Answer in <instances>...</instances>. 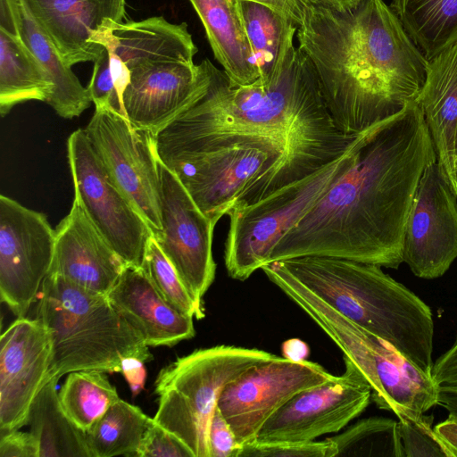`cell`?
<instances>
[{"instance_id":"2e32d148","label":"cell","mask_w":457,"mask_h":457,"mask_svg":"<svg viewBox=\"0 0 457 457\" xmlns=\"http://www.w3.org/2000/svg\"><path fill=\"white\" fill-rule=\"evenodd\" d=\"M345 371L332 380L295 395L262 427L255 440L312 441L337 433L369 405L371 389L358 369L344 357Z\"/></svg>"},{"instance_id":"7c38bea8","label":"cell","mask_w":457,"mask_h":457,"mask_svg":"<svg viewBox=\"0 0 457 457\" xmlns=\"http://www.w3.org/2000/svg\"><path fill=\"white\" fill-rule=\"evenodd\" d=\"M104 170L153 231L162 230L159 157L154 136L126 116L96 110L85 129Z\"/></svg>"},{"instance_id":"d6986e66","label":"cell","mask_w":457,"mask_h":457,"mask_svg":"<svg viewBox=\"0 0 457 457\" xmlns=\"http://www.w3.org/2000/svg\"><path fill=\"white\" fill-rule=\"evenodd\" d=\"M209 62L153 61L137 66L122 95L126 118L154 137L206 91Z\"/></svg>"},{"instance_id":"44dd1931","label":"cell","mask_w":457,"mask_h":457,"mask_svg":"<svg viewBox=\"0 0 457 457\" xmlns=\"http://www.w3.org/2000/svg\"><path fill=\"white\" fill-rule=\"evenodd\" d=\"M21 1L70 67L94 62L104 50L96 41L104 24L125 18V0Z\"/></svg>"},{"instance_id":"6da1fadb","label":"cell","mask_w":457,"mask_h":457,"mask_svg":"<svg viewBox=\"0 0 457 457\" xmlns=\"http://www.w3.org/2000/svg\"><path fill=\"white\" fill-rule=\"evenodd\" d=\"M435 160L414 101L361 133L352 165L278 240L267 263L319 255L397 269L417 187Z\"/></svg>"},{"instance_id":"277c9868","label":"cell","mask_w":457,"mask_h":457,"mask_svg":"<svg viewBox=\"0 0 457 457\" xmlns=\"http://www.w3.org/2000/svg\"><path fill=\"white\" fill-rule=\"evenodd\" d=\"M280 262L328 305L431 374L435 330L432 312L380 266L319 255Z\"/></svg>"},{"instance_id":"cb8c5ba5","label":"cell","mask_w":457,"mask_h":457,"mask_svg":"<svg viewBox=\"0 0 457 457\" xmlns=\"http://www.w3.org/2000/svg\"><path fill=\"white\" fill-rule=\"evenodd\" d=\"M205 29L215 59L230 84L246 86L259 78L237 0H188Z\"/></svg>"},{"instance_id":"e0dca14e","label":"cell","mask_w":457,"mask_h":457,"mask_svg":"<svg viewBox=\"0 0 457 457\" xmlns=\"http://www.w3.org/2000/svg\"><path fill=\"white\" fill-rule=\"evenodd\" d=\"M457 258V195L437 160L424 170L405 226L403 259L421 278L443 276Z\"/></svg>"},{"instance_id":"1f68e13d","label":"cell","mask_w":457,"mask_h":457,"mask_svg":"<svg viewBox=\"0 0 457 457\" xmlns=\"http://www.w3.org/2000/svg\"><path fill=\"white\" fill-rule=\"evenodd\" d=\"M329 439L336 457H404L398 421L388 418L361 420Z\"/></svg>"},{"instance_id":"9c48e42d","label":"cell","mask_w":457,"mask_h":457,"mask_svg":"<svg viewBox=\"0 0 457 457\" xmlns=\"http://www.w3.org/2000/svg\"><path fill=\"white\" fill-rule=\"evenodd\" d=\"M361 133L337 160L253 204L236 207L228 212L224 261L230 278L244 281L268 262L278 240L352 165Z\"/></svg>"},{"instance_id":"7a4b0ae2","label":"cell","mask_w":457,"mask_h":457,"mask_svg":"<svg viewBox=\"0 0 457 457\" xmlns=\"http://www.w3.org/2000/svg\"><path fill=\"white\" fill-rule=\"evenodd\" d=\"M296 37L344 134L397 114L425 83L428 61L383 0H361L345 12L303 5Z\"/></svg>"},{"instance_id":"83f0119b","label":"cell","mask_w":457,"mask_h":457,"mask_svg":"<svg viewBox=\"0 0 457 457\" xmlns=\"http://www.w3.org/2000/svg\"><path fill=\"white\" fill-rule=\"evenodd\" d=\"M59 379L50 378L34 399L29 432L39 445V457H91L86 433L66 414L57 392Z\"/></svg>"},{"instance_id":"8fae6325","label":"cell","mask_w":457,"mask_h":457,"mask_svg":"<svg viewBox=\"0 0 457 457\" xmlns=\"http://www.w3.org/2000/svg\"><path fill=\"white\" fill-rule=\"evenodd\" d=\"M67 159L74 186V200L128 265L142 267L153 231L112 181L95 154L85 129H78L69 136Z\"/></svg>"},{"instance_id":"d590c367","label":"cell","mask_w":457,"mask_h":457,"mask_svg":"<svg viewBox=\"0 0 457 457\" xmlns=\"http://www.w3.org/2000/svg\"><path fill=\"white\" fill-rule=\"evenodd\" d=\"M136 457H194V454L178 436L154 420Z\"/></svg>"},{"instance_id":"4dcf8cb0","label":"cell","mask_w":457,"mask_h":457,"mask_svg":"<svg viewBox=\"0 0 457 457\" xmlns=\"http://www.w3.org/2000/svg\"><path fill=\"white\" fill-rule=\"evenodd\" d=\"M58 394L66 414L85 432L120 399L115 386L101 370L69 373Z\"/></svg>"},{"instance_id":"d6a6232c","label":"cell","mask_w":457,"mask_h":457,"mask_svg":"<svg viewBox=\"0 0 457 457\" xmlns=\"http://www.w3.org/2000/svg\"><path fill=\"white\" fill-rule=\"evenodd\" d=\"M142 267L161 296L176 310L197 320L205 316L204 307L194 301L154 236L148 240Z\"/></svg>"},{"instance_id":"484cf974","label":"cell","mask_w":457,"mask_h":457,"mask_svg":"<svg viewBox=\"0 0 457 457\" xmlns=\"http://www.w3.org/2000/svg\"><path fill=\"white\" fill-rule=\"evenodd\" d=\"M19 1L21 35L34 54L53 85L46 104L64 119H73L87 109L92 100L85 87L68 66L57 49L31 16L26 5Z\"/></svg>"},{"instance_id":"4316f807","label":"cell","mask_w":457,"mask_h":457,"mask_svg":"<svg viewBox=\"0 0 457 457\" xmlns=\"http://www.w3.org/2000/svg\"><path fill=\"white\" fill-rule=\"evenodd\" d=\"M53 85L22 37L0 29V113L21 103L47 102Z\"/></svg>"},{"instance_id":"836d02e7","label":"cell","mask_w":457,"mask_h":457,"mask_svg":"<svg viewBox=\"0 0 457 457\" xmlns=\"http://www.w3.org/2000/svg\"><path fill=\"white\" fill-rule=\"evenodd\" d=\"M433 416L398 419L404 457H451L446 446L432 428Z\"/></svg>"},{"instance_id":"30bf717a","label":"cell","mask_w":457,"mask_h":457,"mask_svg":"<svg viewBox=\"0 0 457 457\" xmlns=\"http://www.w3.org/2000/svg\"><path fill=\"white\" fill-rule=\"evenodd\" d=\"M96 41L104 50L94 62L90 98L96 110L124 116L122 95L132 70L153 61L194 62L198 51L187 23H171L162 16L127 22L109 20Z\"/></svg>"},{"instance_id":"52a82bcc","label":"cell","mask_w":457,"mask_h":457,"mask_svg":"<svg viewBox=\"0 0 457 457\" xmlns=\"http://www.w3.org/2000/svg\"><path fill=\"white\" fill-rule=\"evenodd\" d=\"M267 278L300 307L352 361L371 389V399L398 419L417 418L438 403L426 373L386 341L358 326L300 283L280 261L262 267Z\"/></svg>"},{"instance_id":"bcb514c9","label":"cell","mask_w":457,"mask_h":457,"mask_svg":"<svg viewBox=\"0 0 457 457\" xmlns=\"http://www.w3.org/2000/svg\"><path fill=\"white\" fill-rule=\"evenodd\" d=\"M438 403L447 411L450 417L457 418V395L442 392Z\"/></svg>"},{"instance_id":"f6af8a7d","label":"cell","mask_w":457,"mask_h":457,"mask_svg":"<svg viewBox=\"0 0 457 457\" xmlns=\"http://www.w3.org/2000/svg\"><path fill=\"white\" fill-rule=\"evenodd\" d=\"M303 5H312L338 12L356 7L361 0H298Z\"/></svg>"},{"instance_id":"f35d334b","label":"cell","mask_w":457,"mask_h":457,"mask_svg":"<svg viewBox=\"0 0 457 457\" xmlns=\"http://www.w3.org/2000/svg\"><path fill=\"white\" fill-rule=\"evenodd\" d=\"M0 435V457H39L38 443L30 432L15 429Z\"/></svg>"},{"instance_id":"60d3db41","label":"cell","mask_w":457,"mask_h":457,"mask_svg":"<svg viewBox=\"0 0 457 457\" xmlns=\"http://www.w3.org/2000/svg\"><path fill=\"white\" fill-rule=\"evenodd\" d=\"M0 29L21 37L18 0H0Z\"/></svg>"},{"instance_id":"8992f818","label":"cell","mask_w":457,"mask_h":457,"mask_svg":"<svg viewBox=\"0 0 457 457\" xmlns=\"http://www.w3.org/2000/svg\"><path fill=\"white\" fill-rule=\"evenodd\" d=\"M37 300L36 319L52 341L49 378L80 370L120 372L121 361L129 357L153 360L149 346L107 295L47 275Z\"/></svg>"},{"instance_id":"9a60e30c","label":"cell","mask_w":457,"mask_h":457,"mask_svg":"<svg viewBox=\"0 0 457 457\" xmlns=\"http://www.w3.org/2000/svg\"><path fill=\"white\" fill-rule=\"evenodd\" d=\"M159 170L162 230L153 236L194 301L204 307L203 297L215 278L216 223L201 212L178 176L160 159Z\"/></svg>"},{"instance_id":"f1b7e54d","label":"cell","mask_w":457,"mask_h":457,"mask_svg":"<svg viewBox=\"0 0 457 457\" xmlns=\"http://www.w3.org/2000/svg\"><path fill=\"white\" fill-rule=\"evenodd\" d=\"M390 7L428 61L457 43V0H393Z\"/></svg>"},{"instance_id":"ab89813d","label":"cell","mask_w":457,"mask_h":457,"mask_svg":"<svg viewBox=\"0 0 457 457\" xmlns=\"http://www.w3.org/2000/svg\"><path fill=\"white\" fill-rule=\"evenodd\" d=\"M144 361L135 357L121 361L120 372L127 380L133 395H138L145 386L146 371Z\"/></svg>"},{"instance_id":"ba28073f","label":"cell","mask_w":457,"mask_h":457,"mask_svg":"<svg viewBox=\"0 0 457 457\" xmlns=\"http://www.w3.org/2000/svg\"><path fill=\"white\" fill-rule=\"evenodd\" d=\"M276 356L222 345L176 359L156 377L158 410L154 420L178 436L194 457H210L208 427L222 390L250 367Z\"/></svg>"},{"instance_id":"74e56055","label":"cell","mask_w":457,"mask_h":457,"mask_svg":"<svg viewBox=\"0 0 457 457\" xmlns=\"http://www.w3.org/2000/svg\"><path fill=\"white\" fill-rule=\"evenodd\" d=\"M431 375L439 392L457 395V340L433 364Z\"/></svg>"},{"instance_id":"603a6c76","label":"cell","mask_w":457,"mask_h":457,"mask_svg":"<svg viewBox=\"0 0 457 457\" xmlns=\"http://www.w3.org/2000/svg\"><path fill=\"white\" fill-rule=\"evenodd\" d=\"M415 101L423 113L436 160L455 192L457 43L428 60L426 80Z\"/></svg>"},{"instance_id":"7402d4cb","label":"cell","mask_w":457,"mask_h":457,"mask_svg":"<svg viewBox=\"0 0 457 457\" xmlns=\"http://www.w3.org/2000/svg\"><path fill=\"white\" fill-rule=\"evenodd\" d=\"M107 297L148 346H173L195 334L194 318L168 303L143 267L127 265Z\"/></svg>"},{"instance_id":"ee69618b","label":"cell","mask_w":457,"mask_h":457,"mask_svg":"<svg viewBox=\"0 0 457 457\" xmlns=\"http://www.w3.org/2000/svg\"><path fill=\"white\" fill-rule=\"evenodd\" d=\"M308 345L302 340L293 338L287 340L282 345L283 357L292 361H303L309 354Z\"/></svg>"},{"instance_id":"5bb4252c","label":"cell","mask_w":457,"mask_h":457,"mask_svg":"<svg viewBox=\"0 0 457 457\" xmlns=\"http://www.w3.org/2000/svg\"><path fill=\"white\" fill-rule=\"evenodd\" d=\"M54 244L55 229L45 213L0 195V296L17 317L37 299Z\"/></svg>"},{"instance_id":"8d00e7d4","label":"cell","mask_w":457,"mask_h":457,"mask_svg":"<svg viewBox=\"0 0 457 457\" xmlns=\"http://www.w3.org/2000/svg\"><path fill=\"white\" fill-rule=\"evenodd\" d=\"M210 457H237L241 445L216 406L208 427Z\"/></svg>"},{"instance_id":"f546056e","label":"cell","mask_w":457,"mask_h":457,"mask_svg":"<svg viewBox=\"0 0 457 457\" xmlns=\"http://www.w3.org/2000/svg\"><path fill=\"white\" fill-rule=\"evenodd\" d=\"M153 421L140 408L120 398L85 432L91 457H136Z\"/></svg>"},{"instance_id":"7dc6e473","label":"cell","mask_w":457,"mask_h":457,"mask_svg":"<svg viewBox=\"0 0 457 457\" xmlns=\"http://www.w3.org/2000/svg\"><path fill=\"white\" fill-rule=\"evenodd\" d=\"M455 193L457 195V166L455 167Z\"/></svg>"},{"instance_id":"3957f363","label":"cell","mask_w":457,"mask_h":457,"mask_svg":"<svg viewBox=\"0 0 457 457\" xmlns=\"http://www.w3.org/2000/svg\"><path fill=\"white\" fill-rule=\"evenodd\" d=\"M209 72L206 91L154 137L160 160L212 136L260 135L285 145L299 180L343 155L359 135L336 127L314 68L298 47L267 83L232 85L211 62Z\"/></svg>"},{"instance_id":"ac0fdd59","label":"cell","mask_w":457,"mask_h":457,"mask_svg":"<svg viewBox=\"0 0 457 457\" xmlns=\"http://www.w3.org/2000/svg\"><path fill=\"white\" fill-rule=\"evenodd\" d=\"M52 341L36 318L17 317L0 337V434L28 424L31 404L49 378Z\"/></svg>"},{"instance_id":"d4e9b609","label":"cell","mask_w":457,"mask_h":457,"mask_svg":"<svg viewBox=\"0 0 457 457\" xmlns=\"http://www.w3.org/2000/svg\"><path fill=\"white\" fill-rule=\"evenodd\" d=\"M237 10L258 71V81L278 77L295 47L297 26L275 8L255 0H237Z\"/></svg>"},{"instance_id":"b9f144b4","label":"cell","mask_w":457,"mask_h":457,"mask_svg":"<svg viewBox=\"0 0 457 457\" xmlns=\"http://www.w3.org/2000/svg\"><path fill=\"white\" fill-rule=\"evenodd\" d=\"M451 457H457V418L448 417L434 428Z\"/></svg>"},{"instance_id":"4fadbf2b","label":"cell","mask_w":457,"mask_h":457,"mask_svg":"<svg viewBox=\"0 0 457 457\" xmlns=\"http://www.w3.org/2000/svg\"><path fill=\"white\" fill-rule=\"evenodd\" d=\"M335 377L318 363L277 355L229 382L217 407L243 445L255 440L265 422L295 395Z\"/></svg>"},{"instance_id":"5b68a950","label":"cell","mask_w":457,"mask_h":457,"mask_svg":"<svg viewBox=\"0 0 457 457\" xmlns=\"http://www.w3.org/2000/svg\"><path fill=\"white\" fill-rule=\"evenodd\" d=\"M161 162L178 176L201 212L216 224L233 208L253 204L296 181L285 145L260 135L212 136Z\"/></svg>"},{"instance_id":"e575fe53","label":"cell","mask_w":457,"mask_h":457,"mask_svg":"<svg viewBox=\"0 0 457 457\" xmlns=\"http://www.w3.org/2000/svg\"><path fill=\"white\" fill-rule=\"evenodd\" d=\"M335 443L323 441H274L253 440L241 445L237 457H336Z\"/></svg>"},{"instance_id":"c3c4849f","label":"cell","mask_w":457,"mask_h":457,"mask_svg":"<svg viewBox=\"0 0 457 457\" xmlns=\"http://www.w3.org/2000/svg\"><path fill=\"white\" fill-rule=\"evenodd\" d=\"M455 153L457 155V130H456V138H455Z\"/></svg>"},{"instance_id":"7bdbcfd3","label":"cell","mask_w":457,"mask_h":457,"mask_svg":"<svg viewBox=\"0 0 457 457\" xmlns=\"http://www.w3.org/2000/svg\"><path fill=\"white\" fill-rule=\"evenodd\" d=\"M266 4L287 16L297 27L302 21L303 4L298 0H255Z\"/></svg>"},{"instance_id":"ffe728a7","label":"cell","mask_w":457,"mask_h":457,"mask_svg":"<svg viewBox=\"0 0 457 457\" xmlns=\"http://www.w3.org/2000/svg\"><path fill=\"white\" fill-rule=\"evenodd\" d=\"M55 229L48 275L60 276L90 292L107 295L128 265L98 232L79 204Z\"/></svg>"},{"instance_id":"681fc988","label":"cell","mask_w":457,"mask_h":457,"mask_svg":"<svg viewBox=\"0 0 457 457\" xmlns=\"http://www.w3.org/2000/svg\"><path fill=\"white\" fill-rule=\"evenodd\" d=\"M457 166V155H456V161H455V167Z\"/></svg>"}]
</instances>
